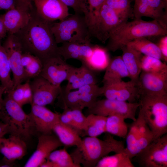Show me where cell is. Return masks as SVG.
Wrapping results in <instances>:
<instances>
[{
	"label": "cell",
	"instance_id": "28",
	"mask_svg": "<svg viewBox=\"0 0 167 167\" xmlns=\"http://www.w3.org/2000/svg\"><path fill=\"white\" fill-rule=\"evenodd\" d=\"M77 90L83 109L85 107L89 108L92 106L97 98L103 93V87H100L96 84L84 85Z\"/></svg>",
	"mask_w": 167,
	"mask_h": 167
},
{
	"label": "cell",
	"instance_id": "17",
	"mask_svg": "<svg viewBox=\"0 0 167 167\" xmlns=\"http://www.w3.org/2000/svg\"><path fill=\"white\" fill-rule=\"evenodd\" d=\"M73 66L66 63L61 56L55 57L43 64L40 75L51 84L60 86L63 81L67 80Z\"/></svg>",
	"mask_w": 167,
	"mask_h": 167
},
{
	"label": "cell",
	"instance_id": "18",
	"mask_svg": "<svg viewBox=\"0 0 167 167\" xmlns=\"http://www.w3.org/2000/svg\"><path fill=\"white\" fill-rule=\"evenodd\" d=\"M33 11L32 7L16 5L0 15L8 34H15L27 25Z\"/></svg>",
	"mask_w": 167,
	"mask_h": 167
},
{
	"label": "cell",
	"instance_id": "7",
	"mask_svg": "<svg viewBox=\"0 0 167 167\" xmlns=\"http://www.w3.org/2000/svg\"><path fill=\"white\" fill-rule=\"evenodd\" d=\"M132 159L140 167H167V134L152 141Z\"/></svg>",
	"mask_w": 167,
	"mask_h": 167
},
{
	"label": "cell",
	"instance_id": "11",
	"mask_svg": "<svg viewBox=\"0 0 167 167\" xmlns=\"http://www.w3.org/2000/svg\"><path fill=\"white\" fill-rule=\"evenodd\" d=\"M133 14L136 19L152 18L167 29V0H134Z\"/></svg>",
	"mask_w": 167,
	"mask_h": 167
},
{
	"label": "cell",
	"instance_id": "31",
	"mask_svg": "<svg viewBox=\"0 0 167 167\" xmlns=\"http://www.w3.org/2000/svg\"><path fill=\"white\" fill-rule=\"evenodd\" d=\"M127 45L131 46L144 55L164 60L157 45L148 40L146 37L135 39Z\"/></svg>",
	"mask_w": 167,
	"mask_h": 167
},
{
	"label": "cell",
	"instance_id": "39",
	"mask_svg": "<svg viewBox=\"0 0 167 167\" xmlns=\"http://www.w3.org/2000/svg\"><path fill=\"white\" fill-rule=\"evenodd\" d=\"M126 150L131 160L139 152L138 148V121L137 119L132 123L126 137Z\"/></svg>",
	"mask_w": 167,
	"mask_h": 167
},
{
	"label": "cell",
	"instance_id": "26",
	"mask_svg": "<svg viewBox=\"0 0 167 167\" xmlns=\"http://www.w3.org/2000/svg\"><path fill=\"white\" fill-rule=\"evenodd\" d=\"M106 49L97 45H93L91 55L81 62L92 71H100L106 69L110 60Z\"/></svg>",
	"mask_w": 167,
	"mask_h": 167
},
{
	"label": "cell",
	"instance_id": "38",
	"mask_svg": "<svg viewBox=\"0 0 167 167\" xmlns=\"http://www.w3.org/2000/svg\"><path fill=\"white\" fill-rule=\"evenodd\" d=\"M137 119L138 121V143L139 152L153 140L154 137L153 132L140 113H139Z\"/></svg>",
	"mask_w": 167,
	"mask_h": 167
},
{
	"label": "cell",
	"instance_id": "35",
	"mask_svg": "<svg viewBox=\"0 0 167 167\" xmlns=\"http://www.w3.org/2000/svg\"><path fill=\"white\" fill-rule=\"evenodd\" d=\"M57 99L58 105L63 109L68 108L83 110L78 90L69 91L66 89L65 87H61L60 92Z\"/></svg>",
	"mask_w": 167,
	"mask_h": 167
},
{
	"label": "cell",
	"instance_id": "24",
	"mask_svg": "<svg viewBox=\"0 0 167 167\" xmlns=\"http://www.w3.org/2000/svg\"><path fill=\"white\" fill-rule=\"evenodd\" d=\"M129 77L127 69L121 56L114 57L110 60L105 69L102 82L103 85L116 83L123 78Z\"/></svg>",
	"mask_w": 167,
	"mask_h": 167
},
{
	"label": "cell",
	"instance_id": "16",
	"mask_svg": "<svg viewBox=\"0 0 167 167\" xmlns=\"http://www.w3.org/2000/svg\"><path fill=\"white\" fill-rule=\"evenodd\" d=\"M38 137L36 150L25 164V167H40L51 152L63 145L57 135L52 133L41 135Z\"/></svg>",
	"mask_w": 167,
	"mask_h": 167
},
{
	"label": "cell",
	"instance_id": "25",
	"mask_svg": "<svg viewBox=\"0 0 167 167\" xmlns=\"http://www.w3.org/2000/svg\"><path fill=\"white\" fill-rule=\"evenodd\" d=\"M53 131L63 144L66 146H79L82 139L79 132L73 127L64 124L59 121L53 127Z\"/></svg>",
	"mask_w": 167,
	"mask_h": 167
},
{
	"label": "cell",
	"instance_id": "34",
	"mask_svg": "<svg viewBox=\"0 0 167 167\" xmlns=\"http://www.w3.org/2000/svg\"><path fill=\"white\" fill-rule=\"evenodd\" d=\"M126 119L118 115L107 117L106 132L123 138H125L128 132V127L125 122Z\"/></svg>",
	"mask_w": 167,
	"mask_h": 167
},
{
	"label": "cell",
	"instance_id": "12",
	"mask_svg": "<svg viewBox=\"0 0 167 167\" xmlns=\"http://www.w3.org/2000/svg\"><path fill=\"white\" fill-rule=\"evenodd\" d=\"M2 45L6 53L12 73L14 88L25 81L21 62L22 47L17 37L14 34H8Z\"/></svg>",
	"mask_w": 167,
	"mask_h": 167
},
{
	"label": "cell",
	"instance_id": "46",
	"mask_svg": "<svg viewBox=\"0 0 167 167\" xmlns=\"http://www.w3.org/2000/svg\"><path fill=\"white\" fill-rule=\"evenodd\" d=\"M10 134V131L8 125L0 120V140L7 134Z\"/></svg>",
	"mask_w": 167,
	"mask_h": 167
},
{
	"label": "cell",
	"instance_id": "15",
	"mask_svg": "<svg viewBox=\"0 0 167 167\" xmlns=\"http://www.w3.org/2000/svg\"><path fill=\"white\" fill-rule=\"evenodd\" d=\"M103 95L106 98L130 103L139 101L140 95L138 84L130 80H122L113 83L103 85Z\"/></svg>",
	"mask_w": 167,
	"mask_h": 167
},
{
	"label": "cell",
	"instance_id": "47",
	"mask_svg": "<svg viewBox=\"0 0 167 167\" xmlns=\"http://www.w3.org/2000/svg\"><path fill=\"white\" fill-rule=\"evenodd\" d=\"M15 161H11L3 157L0 160V167H14L17 166Z\"/></svg>",
	"mask_w": 167,
	"mask_h": 167
},
{
	"label": "cell",
	"instance_id": "37",
	"mask_svg": "<svg viewBox=\"0 0 167 167\" xmlns=\"http://www.w3.org/2000/svg\"><path fill=\"white\" fill-rule=\"evenodd\" d=\"M46 160L51 162L53 167H79L75 164L65 149L55 150L51 152Z\"/></svg>",
	"mask_w": 167,
	"mask_h": 167
},
{
	"label": "cell",
	"instance_id": "9",
	"mask_svg": "<svg viewBox=\"0 0 167 167\" xmlns=\"http://www.w3.org/2000/svg\"><path fill=\"white\" fill-rule=\"evenodd\" d=\"M28 114L32 135L52 133L53 127L59 121V114L53 112L45 106L31 105Z\"/></svg>",
	"mask_w": 167,
	"mask_h": 167
},
{
	"label": "cell",
	"instance_id": "44",
	"mask_svg": "<svg viewBox=\"0 0 167 167\" xmlns=\"http://www.w3.org/2000/svg\"><path fill=\"white\" fill-rule=\"evenodd\" d=\"M59 121L64 124L75 128L73 119L72 110L71 109L66 108L63 109L62 113L59 114Z\"/></svg>",
	"mask_w": 167,
	"mask_h": 167
},
{
	"label": "cell",
	"instance_id": "41",
	"mask_svg": "<svg viewBox=\"0 0 167 167\" xmlns=\"http://www.w3.org/2000/svg\"><path fill=\"white\" fill-rule=\"evenodd\" d=\"M106 0H87L88 13L87 19L89 28L92 25L98 15L100 9Z\"/></svg>",
	"mask_w": 167,
	"mask_h": 167
},
{
	"label": "cell",
	"instance_id": "10",
	"mask_svg": "<svg viewBox=\"0 0 167 167\" xmlns=\"http://www.w3.org/2000/svg\"><path fill=\"white\" fill-rule=\"evenodd\" d=\"M121 22L114 11L104 4L93 23L89 28L91 37L93 36L104 43L108 40L112 31Z\"/></svg>",
	"mask_w": 167,
	"mask_h": 167
},
{
	"label": "cell",
	"instance_id": "5",
	"mask_svg": "<svg viewBox=\"0 0 167 167\" xmlns=\"http://www.w3.org/2000/svg\"><path fill=\"white\" fill-rule=\"evenodd\" d=\"M50 29L57 44L66 42H91L88 22L84 15H70L58 22L52 23Z\"/></svg>",
	"mask_w": 167,
	"mask_h": 167
},
{
	"label": "cell",
	"instance_id": "19",
	"mask_svg": "<svg viewBox=\"0 0 167 167\" xmlns=\"http://www.w3.org/2000/svg\"><path fill=\"white\" fill-rule=\"evenodd\" d=\"M38 15L51 23L62 20L70 15L68 7L60 0H34Z\"/></svg>",
	"mask_w": 167,
	"mask_h": 167
},
{
	"label": "cell",
	"instance_id": "45",
	"mask_svg": "<svg viewBox=\"0 0 167 167\" xmlns=\"http://www.w3.org/2000/svg\"><path fill=\"white\" fill-rule=\"evenodd\" d=\"M15 0H0V9L9 10L15 7Z\"/></svg>",
	"mask_w": 167,
	"mask_h": 167
},
{
	"label": "cell",
	"instance_id": "48",
	"mask_svg": "<svg viewBox=\"0 0 167 167\" xmlns=\"http://www.w3.org/2000/svg\"><path fill=\"white\" fill-rule=\"evenodd\" d=\"M7 33L4 24L0 17V39L6 36Z\"/></svg>",
	"mask_w": 167,
	"mask_h": 167
},
{
	"label": "cell",
	"instance_id": "2",
	"mask_svg": "<svg viewBox=\"0 0 167 167\" xmlns=\"http://www.w3.org/2000/svg\"><path fill=\"white\" fill-rule=\"evenodd\" d=\"M167 29L157 21H146L135 19L130 22H121L111 32L105 48L113 52L120 49L132 41L141 37L166 36Z\"/></svg>",
	"mask_w": 167,
	"mask_h": 167
},
{
	"label": "cell",
	"instance_id": "49",
	"mask_svg": "<svg viewBox=\"0 0 167 167\" xmlns=\"http://www.w3.org/2000/svg\"><path fill=\"white\" fill-rule=\"evenodd\" d=\"M16 3L15 5L24 6L30 7H32V0H15Z\"/></svg>",
	"mask_w": 167,
	"mask_h": 167
},
{
	"label": "cell",
	"instance_id": "1",
	"mask_svg": "<svg viewBox=\"0 0 167 167\" xmlns=\"http://www.w3.org/2000/svg\"><path fill=\"white\" fill-rule=\"evenodd\" d=\"M52 23L43 19L33 10L27 25L14 34L19 41L23 52L37 57L43 64L50 58L60 56L51 30Z\"/></svg>",
	"mask_w": 167,
	"mask_h": 167
},
{
	"label": "cell",
	"instance_id": "21",
	"mask_svg": "<svg viewBox=\"0 0 167 167\" xmlns=\"http://www.w3.org/2000/svg\"><path fill=\"white\" fill-rule=\"evenodd\" d=\"M68 83L65 88L69 91L87 84H95L97 83L94 71L82 64L79 67L73 66L67 78Z\"/></svg>",
	"mask_w": 167,
	"mask_h": 167
},
{
	"label": "cell",
	"instance_id": "13",
	"mask_svg": "<svg viewBox=\"0 0 167 167\" xmlns=\"http://www.w3.org/2000/svg\"><path fill=\"white\" fill-rule=\"evenodd\" d=\"M32 103L45 106L53 104L59 94L60 86L54 85L41 76L30 81Z\"/></svg>",
	"mask_w": 167,
	"mask_h": 167
},
{
	"label": "cell",
	"instance_id": "43",
	"mask_svg": "<svg viewBox=\"0 0 167 167\" xmlns=\"http://www.w3.org/2000/svg\"><path fill=\"white\" fill-rule=\"evenodd\" d=\"M73 121L75 128L80 133L83 131L85 123L86 116L79 109H72Z\"/></svg>",
	"mask_w": 167,
	"mask_h": 167
},
{
	"label": "cell",
	"instance_id": "3",
	"mask_svg": "<svg viewBox=\"0 0 167 167\" xmlns=\"http://www.w3.org/2000/svg\"><path fill=\"white\" fill-rule=\"evenodd\" d=\"M125 149L123 142L116 139L109 134L103 140L97 137H85L70 155L75 164L94 167L101 158L110 153H118Z\"/></svg>",
	"mask_w": 167,
	"mask_h": 167
},
{
	"label": "cell",
	"instance_id": "30",
	"mask_svg": "<svg viewBox=\"0 0 167 167\" xmlns=\"http://www.w3.org/2000/svg\"><path fill=\"white\" fill-rule=\"evenodd\" d=\"M107 117L94 114L86 116L83 131L85 135L97 137L106 132L105 124Z\"/></svg>",
	"mask_w": 167,
	"mask_h": 167
},
{
	"label": "cell",
	"instance_id": "22",
	"mask_svg": "<svg viewBox=\"0 0 167 167\" xmlns=\"http://www.w3.org/2000/svg\"><path fill=\"white\" fill-rule=\"evenodd\" d=\"M122 59L127 69L131 80L138 84L141 72V64L143 54L131 46L126 45L120 49Z\"/></svg>",
	"mask_w": 167,
	"mask_h": 167
},
{
	"label": "cell",
	"instance_id": "14",
	"mask_svg": "<svg viewBox=\"0 0 167 167\" xmlns=\"http://www.w3.org/2000/svg\"><path fill=\"white\" fill-rule=\"evenodd\" d=\"M139 95H167V72L153 73L141 71L138 83Z\"/></svg>",
	"mask_w": 167,
	"mask_h": 167
},
{
	"label": "cell",
	"instance_id": "6",
	"mask_svg": "<svg viewBox=\"0 0 167 167\" xmlns=\"http://www.w3.org/2000/svg\"><path fill=\"white\" fill-rule=\"evenodd\" d=\"M0 120L8 125L10 134L18 136L26 142L32 136L28 114L6 95L3 99Z\"/></svg>",
	"mask_w": 167,
	"mask_h": 167
},
{
	"label": "cell",
	"instance_id": "50",
	"mask_svg": "<svg viewBox=\"0 0 167 167\" xmlns=\"http://www.w3.org/2000/svg\"><path fill=\"white\" fill-rule=\"evenodd\" d=\"M5 89L1 84H0V111L2 106L3 101L2 95L5 93Z\"/></svg>",
	"mask_w": 167,
	"mask_h": 167
},
{
	"label": "cell",
	"instance_id": "42",
	"mask_svg": "<svg viewBox=\"0 0 167 167\" xmlns=\"http://www.w3.org/2000/svg\"><path fill=\"white\" fill-rule=\"evenodd\" d=\"M66 6L72 8L75 13L84 15L86 19L88 13L87 0H60Z\"/></svg>",
	"mask_w": 167,
	"mask_h": 167
},
{
	"label": "cell",
	"instance_id": "23",
	"mask_svg": "<svg viewBox=\"0 0 167 167\" xmlns=\"http://www.w3.org/2000/svg\"><path fill=\"white\" fill-rule=\"evenodd\" d=\"M93 46L91 42L85 43L66 42L58 47V53L66 61L73 59L82 62L91 55Z\"/></svg>",
	"mask_w": 167,
	"mask_h": 167
},
{
	"label": "cell",
	"instance_id": "27",
	"mask_svg": "<svg viewBox=\"0 0 167 167\" xmlns=\"http://www.w3.org/2000/svg\"><path fill=\"white\" fill-rule=\"evenodd\" d=\"M21 62L25 81L40 76L43 64L37 57L28 52H23Z\"/></svg>",
	"mask_w": 167,
	"mask_h": 167
},
{
	"label": "cell",
	"instance_id": "32",
	"mask_svg": "<svg viewBox=\"0 0 167 167\" xmlns=\"http://www.w3.org/2000/svg\"><path fill=\"white\" fill-rule=\"evenodd\" d=\"M30 81L27 80L24 84L18 85L6 95L22 107L27 104L31 105L33 97Z\"/></svg>",
	"mask_w": 167,
	"mask_h": 167
},
{
	"label": "cell",
	"instance_id": "36",
	"mask_svg": "<svg viewBox=\"0 0 167 167\" xmlns=\"http://www.w3.org/2000/svg\"><path fill=\"white\" fill-rule=\"evenodd\" d=\"M133 0H106L104 3L112 8L121 22L127 21L133 15L131 3Z\"/></svg>",
	"mask_w": 167,
	"mask_h": 167
},
{
	"label": "cell",
	"instance_id": "4",
	"mask_svg": "<svg viewBox=\"0 0 167 167\" xmlns=\"http://www.w3.org/2000/svg\"><path fill=\"white\" fill-rule=\"evenodd\" d=\"M139 112L153 133L154 140L167 132V95H140Z\"/></svg>",
	"mask_w": 167,
	"mask_h": 167
},
{
	"label": "cell",
	"instance_id": "29",
	"mask_svg": "<svg viewBox=\"0 0 167 167\" xmlns=\"http://www.w3.org/2000/svg\"><path fill=\"white\" fill-rule=\"evenodd\" d=\"M0 39V81L6 94L14 88V84L11 77V72L7 55Z\"/></svg>",
	"mask_w": 167,
	"mask_h": 167
},
{
	"label": "cell",
	"instance_id": "20",
	"mask_svg": "<svg viewBox=\"0 0 167 167\" xmlns=\"http://www.w3.org/2000/svg\"><path fill=\"white\" fill-rule=\"evenodd\" d=\"M27 152L26 142L18 136L10 134L8 138L3 137L0 140V152L11 161L21 159Z\"/></svg>",
	"mask_w": 167,
	"mask_h": 167
},
{
	"label": "cell",
	"instance_id": "40",
	"mask_svg": "<svg viewBox=\"0 0 167 167\" xmlns=\"http://www.w3.org/2000/svg\"><path fill=\"white\" fill-rule=\"evenodd\" d=\"M142 71L153 73L167 72V66L161 60L143 55L141 61Z\"/></svg>",
	"mask_w": 167,
	"mask_h": 167
},
{
	"label": "cell",
	"instance_id": "8",
	"mask_svg": "<svg viewBox=\"0 0 167 167\" xmlns=\"http://www.w3.org/2000/svg\"><path fill=\"white\" fill-rule=\"evenodd\" d=\"M139 105L138 102L132 103L106 98L97 100L92 106L87 108V111L88 115L92 114L105 117L118 115L133 121L136 120L135 114Z\"/></svg>",
	"mask_w": 167,
	"mask_h": 167
},
{
	"label": "cell",
	"instance_id": "33",
	"mask_svg": "<svg viewBox=\"0 0 167 167\" xmlns=\"http://www.w3.org/2000/svg\"><path fill=\"white\" fill-rule=\"evenodd\" d=\"M96 167H134L126 150L101 158L97 163Z\"/></svg>",
	"mask_w": 167,
	"mask_h": 167
}]
</instances>
